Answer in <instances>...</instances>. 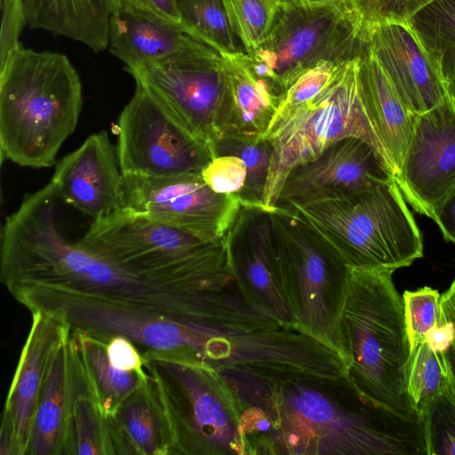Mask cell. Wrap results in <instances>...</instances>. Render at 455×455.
Masks as SVG:
<instances>
[{
	"mask_svg": "<svg viewBox=\"0 0 455 455\" xmlns=\"http://www.w3.org/2000/svg\"><path fill=\"white\" fill-rule=\"evenodd\" d=\"M228 267L225 251L188 272L146 275L102 259L62 231L59 206L26 212L4 243L0 278L31 313L56 315L108 342L132 341L141 355L187 358L193 332Z\"/></svg>",
	"mask_w": 455,
	"mask_h": 455,
	"instance_id": "cell-1",
	"label": "cell"
},
{
	"mask_svg": "<svg viewBox=\"0 0 455 455\" xmlns=\"http://www.w3.org/2000/svg\"><path fill=\"white\" fill-rule=\"evenodd\" d=\"M249 455H427L420 419L362 395L346 375L228 380Z\"/></svg>",
	"mask_w": 455,
	"mask_h": 455,
	"instance_id": "cell-2",
	"label": "cell"
},
{
	"mask_svg": "<svg viewBox=\"0 0 455 455\" xmlns=\"http://www.w3.org/2000/svg\"><path fill=\"white\" fill-rule=\"evenodd\" d=\"M82 107L81 80L68 58L20 45L0 66L2 158L24 167H51Z\"/></svg>",
	"mask_w": 455,
	"mask_h": 455,
	"instance_id": "cell-3",
	"label": "cell"
},
{
	"mask_svg": "<svg viewBox=\"0 0 455 455\" xmlns=\"http://www.w3.org/2000/svg\"><path fill=\"white\" fill-rule=\"evenodd\" d=\"M393 273L348 267L339 321L345 375L367 398L405 418L420 419L406 390L410 341Z\"/></svg>",
	"mask_w": 455,
	"mask_h": 455,
	"instance_id": "cell-4",
	"label": "cell"
},
{
	"mask_svg": "<svg viewBox=\"0 0 455 455\" xmlns=\"http://www.w3.org/2000/svg\"><path fill=\"white\" fill-rule=\"evenodd\" d=\"M142 356L168 455H248L238 401L218 371L163 354Z\"/></svg>",
	"mask_w": 455,
	"mask_h": 455,
	"instance_id": "cell-5",
	"label": "cell"
},
{
	"mask_svg": "<svg viewBox=\"0 0 455 455\" xmlns=\"http://www.w3.org/2000/svg\"><path fill=\"white\" fill-rule=\"evenodd\" d=\"M292 210L348 267L395 272L423 256L420 231L394 179L346 198Z\"/></svg>",
	"mask_w": 455,
	"mask_h": 455,
	"instance_id": "cell-6",
	"label": "cell"
},
{
	"mask_svg": "<svg viewBox=\"0 0 455 455\" xmlns=\"http://www.w3.org/2000/svg\"><path fill=\"white\" fill-rule=\"evenodd\" d=\"M358 60L344 62L330 84L314 99L274 116L262 136L273 148L264 207L276 205L292 167L315 158L343 138L364 140L387 163L361 89Z\"/></svg>",
	"mask_w": 455,
	"mask_h": 455,
	"instance_id": "cell-7",
	"label": "cell"
},
{
	"mask_svg": "<svg viewBox=\"0 0 455 455\" xmlns=\"http://www.w3.org/2000/svg\"><path fill=\"white\" fill-rule=\"evenodd\" d=\"M276 241L283 288L298 330L343 360L339 321L348 267L295 210L267 208Z\"/></svg>",
	"mask_w": 455,
	"mask_h": 455,
	"instance_id": "cell-8",
	"label": "cell"
},
{
	"mask_svg": "<svg viewBox=\"0 0 455 455\" xmlns=\"http://www.w3.org/2000/svg\"><path fill=\"white\" fill-rule=\"evenodd\" d=\"M365 48L349 0L278 4L263 42L249 56L254 71L283 97L305 71L323 61L346 62Z\"/></svg>",
	"mask_w": 455,
	"mask_h": 455,
	"instance_id": "cell-9",
	"label": "cell"
},
{
	"mask_svg": "<svg viewBox=\"0 0 455 455\" xmlns=\"http://www.w3.org/2000/svg\"><path fill=\"white\" fill-rule=\"evenodd\" d=\"M218 242L204 241L124 206L92 220L77 240L81 247L102 259L153 276L195 268Z\"/></svg>",
	"mask_w": 455,
	"mask_h": 455,
	"instance_id": "cell-10",
	"label": "cell"
},
{
	"mask_svg": "<svg viewBox=\"0 0 455 455\" xmlns=\"http://www.w3.org/2000/svg\"><path fill=\"white\" fill-rule=\"evenodd\" d=\"M124 69L215 157L228 79L219 52L173 55Z\"/></svg>",
	"mask_w": 455,
	"mask_h": 455,
	"instance_id": "cell-11",
	"label": "cell"
},
{
	"mask_svg": "<svg viewBox=\"0 0 455 455\" xmlns=\"http://www.w3.org/2000/svg\"><path fill=\"white\" fill-rule=\"evenodd\" d=\"M123 174L166 177L201 172L213 157L146 89L136 90L117 121Z\"/></svg>",
	"mask_w": 455,
	"mask_h": 455,
	"instance_id": "cell-12",
	"label": "cell"
},
{
	"mask_svg": "<svg viewBox=\"0 0 455 455\" xmlns=\"http://www.w3.org/2000/svg\"><path fill=\"white\" fill-rule=\"evenodd\" d=\"M240 203L235 195L213 192L201 172L166 177L123 174L122 206L206 242L224 239Z\"/></svg>",
	"mask_w": 455,
	"mask_h": 455,
	"instance_id": "cell-13",
	"label": "cell"
},
{
	"mask_svg": "<svg viewBox=\"0 0 455 455\" xmlns=\"http://www.w3.org/2000/svg\"><path fill=\"white\" fill-rule=\"evenodd\" d=\"M224 243L229 271L248 303L282 326L299 331L283 288L268 209L241 202Z\"/></svg>",
	"mask_w": 455,
	"mask_h": 455,
	"instance_id": "cell-14",
	"label": "cell"
},
{
	"mask_svg": "<svg viewBox=\"0 0 455 455\" xmlns=\"http://www.w3.org/2000/svg\"><path fill=\"white\" fill-rule=\"evenodd\" d=\"M383 156L367 141L347 137L287 173L275 206L295 209L346 198L393 180Z\"/></svg>",
	"mask_w": 455,
	"mask_h": 455,
	"instance_id": "cell-15",
	"label": "cell"
},
{
	"mask_svg": "<svg viewBox=\"0 0 455 455\" xmlns=\"http://www.w3.org/2000/svg\"><path fill=\"white\" fill-rule=\"evenodd\" d=\"M393 177L405 201L434 220L455 188V109L447 96L416 116L410 145Z\"/></svg>",
	"mask_w": 455,
	"mask_h": 455,
	"instance_id": "cell-16",
	"label": "cell"
},
{
	"mask_svg": "<svg viewBox=\"0 0 455 455\" xmlns=\"http://www.w3.org/2000/svg\"><path fill=\"white\" fill-rule=\"evenodd\" d=\"M29 332L4 403L0 425V454L27 455L31 426L47 369L71 328L60 317L31 313Z\"/></svg>",
	"mask_w": 455,
	"mask_h": 455,
	"instance_id": "cell-17",
	"label": "cell"
},
{
	"mask_svg": "<svg viewBox=\"0 0 455 455\" xmlns=\"http://www.w3.org/2000/svg\"><path fill=\"white\" fill-rule=\"evenodd\" d=\"M51 181L62 203L97 220L122 206L123 173L107 132L91 134L55 165Z\"/></svg>",
	"mask_w": 455,
	"mask_h": 455,
	"instance_id": "cell-18",
	"label": "cell"
},
{
	"mask_svg": "<svg viewBox=\"0 0 455 455\" xmlns=\"http://www.w3.org/2000/svg\"><path fill=\"white\" fill-rule=\"evenodd\" d=\"M367 48L414 116L447 96L445 83L407 24H381L363 32Z\"/></svg>",
	"mask_w": 455,
	"mask_h": 455,
	"instance_id": "cell-19",
	"label": "cell"
},
{
	"mask_svg": "<svg viewBox=\"0 0 455 455\" xmlns=\"http://www.w3.org/2000/svg\"><path fill=\"white\" fill-rule=\"evenodd\" d=\"M108 47L125 67L178 54L219 52L181 22L129 6L110 13Z\"/></svg>",
	"mask_w": 455,
	"mask_h": 455,
	"instance_id": "cell-20",
	"label": "cell"
},
{
	"mask_svg": "<svg viewBox=\"0 0 455 455\" xmlns=\"http://www.w3.org/2000/svg\"><path fill=\"white\" fill-rule=\"evenodd\" d=\"M222 57L228 79V97L220 118V139L262 138L282 97L268 81L254 71L243 51Z\"/></svg>",
	"mask_w": 455,
	"mask_h": 455,
	"instance_id": "cell-21",
	"label": "cell"
},
{
	"mask_svg": "<svg viewBox=\"0 0 455 455\" xmlns=\"http://www.w3.org/2000/svg\"><path fill=\"white\" fill-rule=\"evenodd\" d=\"M357 71L368 112L394 176L410 145L416 116L403 103L366 43Z\"/></svg>",
	"mask_w": 455,
	"mask_h": 455,
	"instance_id": "cell-22",
	"label": "cell"
},
{
	"mask_svg": "<svg viewBox=\"0 0 455 455\" xmlns=\"http://www.w3.org/2000/svg\"><path fill=\"white\" fill-rule=\"evenodd\" d=\"M68 339L57 348L48 366L27 455H64L71 405Z\"/></svg>",
	"mask_w": 455,
	"mask_h": 455,
	"instance_id": "cell-23",
	"label": "cell"
},
{
	"mask_svg": "<svg viewBox=\"0 0 455 455\" xmlns=\"http://www.w3.org/2000/svg\"><path fill=\"white\" fill-rule=\"evenodd\" d=\"M27 24L81 43L95 52L108 46L107 0H23Z\"/></svg>",
	"mask_w": 455,
	"mask_h": 455,
	"instance_id": "cell-24",
	"label": "cell"
},
{
	"mask_svg": "<svg viewBox=\"0 0 455 455\" xmlns=\"http://www.w3.org/2000/svg\"><path fill=\"white\" fill-rule=\"evenodd\" d=\"M69 347L89 393L109 419L146 381L147 374L116 369L107 353V342L79 329H72Z\"/></svg>",
	"mask_w": 455,
	"mask_h": 455,
	"instance_id": "cell-25",
	"label": "cell"
},
{
	"mask_svg": "<svg viewBox=\"0 0 455 455\" xmlns=\"http://www.w3.org/2000/svg\"><path fill=\"white\" fill-rule=\"evenodd\" d=\"M108 419L116 455H168L165 430L147 379Z\"/></svg>",
	"mask_w": 455,
	"mask_h": 455,
	"instance_id": "cell-26",
	"label": "cell"
},
{
	"mask_svg": "<svg viewBox=\"0 0 455 455\" xmlns=\"http://www.w3.org/2000/svg\"><path fill=\"white\" fill-rule=\"evenodd\" d=\"M69 360L71 405L64 455H116L108 419L89 393L70 347Z\"/></svg>",
	"mask_w": 455,
	"mask_h": 455,
	"instance_id": "cell-27",
	"label": "cell"
},
{
	"mask_svg": "<svg viewBox=\"0 0 455 455\" xmlns=\"http://www.w3.org/2000/svg\"><path fill=\"white\" fill-rule=\"evenodd\" d=\"M406 24L445 81L455 69V0H435Z\"/></svg>",
	"mask_w": 455,
	"mask_h": 455,
	"instance_id": "cell-28",
	"label": "cell"
},
{
	"mask_svg": "<svg viewBox=\"0 0 455 455\" xmlns=\"http://www.w3.org/2000/svg\"><path fill=\"white\" fill-rule=\"evenodd\" d=\"M181 23L222 56L239 50L223 0H176Z\"/></svg>",
	"mask_w": 455,
	"mask_h": 455,
	"instance_id": "cell-29",
	"label": "cell"
},
{
	"mask_svg": "<svg viewBox=\"0 0 455 455\" xmlns=\"http://www.w3.org/2000/svg\"><path fill=\"white\" fill-rule=\"evenodd\" d=\"M235 156L247 169L243 190L237 195L241 202L263 205V196L272 162L273 148L263 138L257 140L222 137L216 143L215 157Z\"/></svg>",
	"mask_w": 455,
	"mask_h": 455,
	"instance_id": "cell-30",
	"label": "cell"
},
{
	"mask_svg": "<svg viewBox=\"0 0 455 455\" xmlns=\"http://www.w3.org/2000/svg\"><path fill=\"white\" fill-rule=\"evenodd\" d=\"M445 353H437L426 341L410 352L406 366V390L410 401L419 410L451 385Z\"/></svg>",
	"mask_w": 455,
	"mask_h": 455,
	"instance_id": "cell-31",
	"label": "cell"
},
{
	"mask_svg": "<svg viewBox=\"0 0 455 455\" xmlns=\"http://www.w3.org/2000/svg\"><path fill=\"white\" fill-rule=\"evenodd\" d=\"M230 28L245 53L265 39L277 8L274 0H223Z\"/></svg>",
	"mask_w": 455,
	"mask_h": 455,
	"instance_id": "cell-32",
	"label": "cell"
},
{
	"mask_svg": "<svg viewBox=\"0 0 455 455\" xmlns=\"http://www.w3.org/2000/svg\"><path fill=\"white\" fill-rule=\"evenodd\" d=\"M419 417L424 427L427 455H455V391L452 382L419 410Z\"/></svg>",
	"mask_w": 455,
	"mask_h": 455,
	"instance_id": "cell-33",
	"label": "cell"
},
{
	"mask_svg": "<svg viewBox=\"0 0 455 455\" xmlns=\"http://www.w3.org/2000/svg\"><path fill=\"white\" fill-rule=\"evenodd\" d=\"M402 296L411 352L425 341L432 328L443 323L441 294L437 290L425 286L405 291Z\"/></svg>",
	"mask_w": 455,
	"mask_h": 455,
	"instance_id": "cell-34",
	"label": "cell"
},
{
	"mask_svg": "<svg viewBox=\"0 0 455 455\" xmlns=\"http://www.w3.org/2000/svg\"><path fill=\"white\" fill-rule=\"evenodd\" d=\"M435 0H349L362 31L371 27L407 21Z\"/></svg>",
	"mask_w": 455,
	"mask_h": 455,
	"instance_id": "cell-35",
	"label": "cell"
},
{
	"mask_svg": "<svg viewBox=\"0 0 455 455\" xmlns=\"http://www.w3.org/2000/svg\"><path fill=\"white\" fill-rule=\"evenodd\" d=\"M343 63L323 61L305 71L286 90L275 115L303 104L321 93Z\"/></svg>",
	"mask_w": 455,
	"mask_h": 455,
	"instance_id": "cell-36",
	"label": "cell"
},
{
	"mask_svg": "<svg viewBox=\"0 0 455 455\" xmlns=\"http://www.w3.org/2000/svg\"><path fill=\"white\" fill-rule=\"evenodd\" d=\"M201 175L213 192L237 196L244 187L247 169L238 156H218L205 164Z\"/></svg>",
	"mask_w": 455,
	"mask_h": 455,
	"instance_id": "cell-37",
	"label": "cell"
},
{
	"mask_svg": "<svg viewBox=\"0 0 455 455\" xmlns=\"http://www.w3.org/2000/svg\"><path fill=\"white\" fill-rule=\"evenodd\" d=\"M0 66L21 44L20 36L27 23L23 0H1Z\"/></svg>",
	"mask_w": 455,
	"mask_h": 455,
	"instance_id": "cell-38",
	"label": "cell"
},
{
	"mask_svg": "<svg viewBox=\"0 0 455 455\" xmlns=\"http://www.w3.org/2000/svg\"><path fill=\"white\" fill-rule=\"evenodd\" d=\"M108 357L112 365L120 371L144 373V359L129 339L115 336L107 343Z\"/></svg>",
	"mask_w": 455,
	"mask_h": 455,
	"instance_id": "cell-39",
	"label": "cell"
},
{
	"mask_svg": "<svg viewBox=\"0 0 455 455\" xmlns=\"http://www.w3.org/2000/svg\"><path fill=\"white\" fill-rule=\"evenodd\" d=\"M127 6L149 12L169 20L181 22L176 0H123L120 8Z\"/></svg>",
	"mask_w": 455,
	"mask_h": 455,
	"instance_id": "cell-40",
	"label": "cell"
},
{
	"mask_svg": "<svg viewBox=\"0 0 455 455\" xmlns=\"http://www.w3.org/2000/svg\"><path fill=\"white\" fill-rule=\"evenodd\" d=\"M433 220L438 225L443 237L455 244V188L439 207Z\"/></svg>",
	"mask_w": 455,
	"mask_h": 455,
	"instance_id": "cell-41",
	"label": "cell"
},
{
	"mask_svg": "<svg viewBox=\"0 0 455 455\" xmlns=\"http://www.w3.org/2000/svg\"><path fill=\"white\" fill-rule=\"evenodd\" d=\"M425 341L437 353H445L453 344L454 328L451 322L443 321L432 328L426 335Z\"/></svg>",
	"mask_w": 455,
	"mask_h": 455,
	"instance_id": "cell-42",
	"label": "cell"
},
{
	"mask_svg": "<svg viewBox=\"0 0 455 455\" xmlns=\"http://www.w3.org/2000/svg\"><path fill=\"white\" fill-rule=\"evenodd\" d=\"M441 308L443 321H449L454 328L453 347L455 349V281L441 294Z\"/></svg>",
	"mask_w": 455,
	"mask_h": 455,
	"instance_id": "cell-43",
	"label": "cell"
},
{
	"mask_svg": "<svg viewBox=\"0 0 455 455\" xmlns=\"http://www.w3.org/2000/svg\"><path fill=\"white\" fill-rule=\"evenodd\" d=\"M446 94L455 109V69L445 79Z\"/></svg>",
	"mask_w": 455,
	"mask_h": 455,
	"instance_id": "cell-44",
	"label": "cell"
},
{
	"mask_svg": "<svg viewBox=\"0 0 455 455\" xmlns=\"http://www.w3.org/2000/svg\"><path fill=\"white\" fill-rule=\"evenodd\" d=\"M445 357L450 371V377L453 385V388L455 391V349L453 346H451L446 352Z\"/></svg>",
	"mask_w": 455,
	"mask_h": 455,
	"instance_id": "cell-45",
	"label": "cell"
},
{
	"mask_svg": "<svg viewBox=\"0 0 455 455\" xmlns=\"http://www.w3.org/2000/svg\"><path fill=\"white\" fill-rule=\"evenodd\" d=\"M277 4H319L334 0H274Z\"/></svg>",
	"mask_w": 455,
	"mask_h": 455,
	"instance_id": "cell-46",
	"label": "cell"
},
{
	"mask_svg": "<svg viewBox=\"0 0 455 455\" xmlns=\"http://www.w3.org/2000/svg\"><path fill=\"white\" fill-rule=\"evenodd\" d=\"M110 13L119 9L123 4V0H107Z\"/></svg>",
	"mask_w": 455,
	"mask_h": 455,
	"instance_id": "cell-47",
	"label": "cell"
},
{
	"mask_svg": "<svg viewBox=\"0 0 455 455\" xmlns=\"http://www.w3.org/2000/svg\"><path fill=\"white\" fill-rule=\"evenodd\" d=\"M454 281H455V279H454Z\"/></svg>",
	"mask_w": 455,
	"mask_h": 455,
	"instance_id": "cell-48",
	"label": "cell"
}]
</instances>
